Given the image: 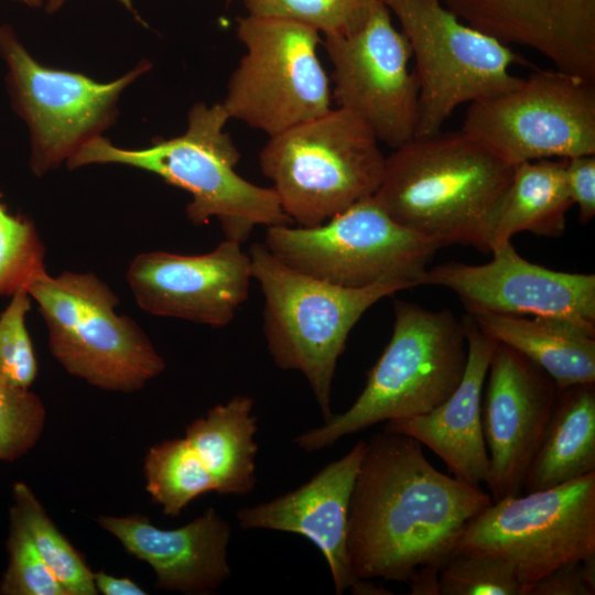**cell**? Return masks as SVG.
I'll return each mask as SVG.
<instances>
[{
  "label": "cell",
  "mask_w": 595,
  "mask_h": 595,
  "mask_svg": "<svg viewBox=\"0 0 595 595\" xmlns=\"http://www.w3.org/2000/svg\"><path fill=\"white\" fill-rule=\"evenodd\" d=\"M489 494L437 470L422 445L382 430L366 441L351 491L347 556L355 580L409 584L445 564Z\"/></svg>",
  "instance_id": "6da1fadb"
},
{
  "label": "cell",
  "mask_w": 595,
  "mask_h": 595,
  "mask_svg": "<svg viewBox=\"0 0 595 595\" xmlns=\"http://www.w3.org/2000/svg\"><path fill=\"white\" fill-rule=\"evenodd\" d=\"M513 165L463 130L413 138L386 156L374 197L400 225L437 242L490 252Z\"/></svg>",
  "instance_id": "7a4b0ae2"
},
{
  "label": "cell",
  "mask_w": 595,
  "mask_h": 595,
  "mask_svg": "<svg viewBox=\"0 0 595 595\" xmlns=\"http://www.w3.org/2000/svg\"><path fill=\"white\" fill-rule=\"evenodd\" d=\"M229 119L220 102H199L190 110L187 129L181 136L140 150L117 148L99 136L66 163L69 169L123 164L154 173L191 194L185 213L194 225L217 218L225 239L242 244L259 225L292 221L272 187L256 185L236 172L240 152L224 130Z\"/></svg>",
  "instance_id": "3957f363"
},
{
  "label": "cell",
  "mask_w": 595,
  "mask_h": 595,
  "mask_svg": "<svg viewBox=\"0 0 595 595\" xmlns=\"http://www.w3.org/2000/svg\"><path fill=\"white\" fill-rule=\"evenodd\" d=\"M466 363L465 327L451 311L396 300L391 338L355 402L294 442L317 452L377 423L424 414L456 389Z\"/></svg>",
  "instance_id": "277c9868"
},
{
  "label": "cell",
  "mask_w": 595,
  "mask_h": 595,
  "mask_svg": "<svg viewBox=\"0 0 595 595\" xmlns=\"http://www.w3.org/2000/svg\"><path fill=\"white\" fill-rule=\"evenodd\" d=\"M248 253L252 279L264 296L262 328L269 354L280 369L304 376L325 421L333 414V379L350 331L375 303L414 286L386 280L345 288L289 267L264 244L251 245Z\"/></svg>",
  "instance_id": "5b68a950"
},
{
  "label": "cell",
  "mask_w": 595,
  "mask_h": 595,
  "mask_svg": "<svg viewBox=\"0 0 595 595\" xmlns=\"http://www.w3.org/2000/svg\"><path fill=\"white\" fill-rule=\"evenodd\" d=\"M259 164L285 215L310 228L375 195L386 156L365 122L336 108L269 137Z\"/></svg>",
  "instance_id": "8992f818"
},
{
  "label": "cell",
  "mask_w": 595,
  "mask_h": 595,
  "mask_svg": "<svg viewBox=\"0 0 595 595\" xmlns=\"http://www.w3.org/2000/svg\"><path fill=\"white\" fill-rule=\"evenodd\" d=\"M64 369L99 389L133 392L165 369L144 331L116 312L119 299L91 272H47L29 289Z\"/></svg>",
  "instance_id": "52a82bcc"
},
{
  "label": "cell",
  "mask_w": 595,
  "mask_h": 595,
  "mask_svg": "<svg viewBox=\"0 0 595 595\" xmlns=\"http://www.w3.org/2000/svg\"><path fill=\"white\" fill-rule=\"evenodd\" d=\"M407 37L419 79L415 137L441 131L461 105L517 87L513 64H529L509 45L461 21L441 0H380Z\"/></svg>",
  "instance_id": "ba28073f"
},
{
  "label": "cell",
  "mask_w": 595,
  "mask_h": 595,
  "mask_svg": "<svg viewBox=\"0 0 595 595\" xmlns=\"http://www.w3.org/2000/svg\"><path fill=\"white\" fill-rule=\"evenodd\" d=\"M289 267L345 288L386 280L420 285L440 247L397 223L372 196L316 227L269 226L264 242Z\"/></svg>",
  "instance_id": "9c48e42d"
},
{
  "label": "cell",
  "mask_w": 595,
  "mask_h": 595,
  "mask_svg": "<svg viewBox=\"0 0 595 595\" xmlns=\"http://www.w3.org/2000/svg\"><path fill=\"white\" fill-rule=\"evenodd\" d=\"M237 36L246 53L220 102L230 119L272 137L332 109L316 30L292 20L247 14L237 19Z\"/></svg>",
  "instance_id": "30bf717a"
},
{
  "label": "cell",
  "mask_w": 595,
  "mask_h": 595,
  "mask_svg": "<svg viewBox=\"0 0 595 595\" xmlns=\"http://www.w3.org/2000/svg\"><path fill=\"white\" fill-rule=\"evenodd\" d=\"M453 553L500 558L526 587L595 555V472L493 501L463 529Z\"/></svg>",
  "instance_id": "8fae6325"
},
{
  "label": "cell",
  "mask_w": 595,
  "mask_h": 595,
  "mask_svg": "<svg viewBox=\"0 0 595 595\" xmlns=\"http://www.w3.org/2000/svg\"><path fill=\"white\" fill-rule=\"evenodd\" d=\"M511 165L595 154V80L536 69L469 104L462 129Z\"/></svg>",
  "instance_id": "7c38bea8"
},
{
  "label": "cell",
  "mask_w": 595,
  "mask_h": 595,
  "mask_svg": "<svg viewBox=\"0 0 595 595\" xmlns=\"http://www.w3.org/2000/svg\"><path fill=\"white\" fill-rule=\"evenodd\" d=\"M0 55L8 66L13 109L30 130V167L37 176L99 137L115 120L122 90L151 66L143 61L113 82L98 83L37 63L8 25L0 26Z\"/></svg>",
  "instance_id": "4fadbf2b"
},
{
  "label": "cell",
  "mask_w": 595,
  "mask_h": 595,
  "mask_svg": "<svg viewBox=\"0 0 595 595\" xmlns=\"http://www.w3.org/2000/svg\"><path fill=\"white\" fill-rule=\"evenodd\" d=\"M333 66V97L365 122L379 142L396 149L415 137L419 79L409 68L410 44L377 0L366 23L346 34L324 35Z\"/></svg>",
  "instance_id": "5bb4252c"
},
{
  "label": "cell",
  "mask_w": 595,
  "mask_h": 595,
  "mask_svg": "<svg viewBox=\"0 0 595 595\" xmlns=\"http://www.w3.org/2000/svg\"><path fill=\"white\" fill-rule=\"evenodd\" d=\"M485 264L448 261L425 270L420 284L453 291L467 312L550 316L595 337V275L556 271L522 258L511 241Z\"/></svg>",
  "instance_id": "9a60e30c"
},
{
  "label": "cell",
  "mask_w": 595,
  "mask_h": 595,
  "mask_svg": "<svg viewBox=\"0 0 595 595\" xmlns=\"http://www.w3.org/2000/svg\"><path fill=\"white\" fill-rule=\"evenodd\" d=\"M487 375L482 402L489 457L485 484L497 501L522 491L560 389L539 366L501 343L495 347Z\"/></svg>",
  "instance_id": "2e32d148"
},
{
  "label": "cell",
  "mask_w": 595,
  "mask_h": 595,
  "mask_svg": "<svg viewBox=\"0 0 595 595\" xmlns=\"http://www.w3.org/2000/svg\"><path fill=\"white\" fill-rule=\"evenodd\" d=\"M251 279L249 253L228 239L203 255L142 252L127 271V282L143 311L212 327L232 321L248 298Z\"/></svg>",
  "instance_id": "e0dca14e"
},
{
  "label": "cell",
  "mask_w": 595,
  "mask_h": 595,
  "mask_svg": "<svg viewBox=\"0 0 595 595\" xmlns=\"http://www.w3.org/2000/svg\"><path fill=\"white\" fill-rule=\"evenodd\" d=\"M365 450L366 441L360 440L296 489L236 512L242 530L289 532L310 540L325 558L337 595L356 581L347 556L348 512Z\"/></svg>",
  "instance_id": "ac0fdd59"
},
{
  "label": "cell",
  "mask_w": 595,
  "mask_h": 595,
  "mask_svg": "<svg viewBox=\"0 0 595 595\" xmlns=\"http://www.w3.org/2000/svg\"><path fill=\"white\" fill-rule=\"evenodd\" d=\"M97 522L152 567L159 588L210 594L231 575L227 552L231 527L214 508L175 529L155 527L140 513L99 516Z\"/></svg>",
  "instance_id": "d6986e66"
},
{
  "label": "cell",
  "mask_w": 595,
  "mask_h": 595,
  "mask_svg": "<svg viewBox=\"0 0 595 595\" xmlns=\"http://www.w3.org/2000/svg\"><path fill=\"white\" fill-rule=\"evenodd\" d=\"M463 324L467 363L456 389L424 414L385 422L383 431L415 439L434 452L454 477L479 486L486 483L489 473L482 396L497 342L484 334L468 314Z\"/></svg>",
  "instance_id": "ffe728a7"
},
{
  "label": "cell",
  "mask_w": 595,
  "mask_h": 595,
  "mask_svg": "<svg viewBox=\"0 0 595 595\" xmlns=\"http://www.w3.org/2000/svg\"><path fill=\"white\" fill-rule=\"evenodd\" d=\"M478 328L544 370L559 389L595 383V337L550 316L467 312Z\"/></svg>",
  "instance_id": "44dd1931"
},
{
  "label": "cell",
  "mask_w": 595,
  "mask_h": 595,
  "mask_svg": "<svg viewBox=\"0 0 595 595\" xmlns=\"http://www.w3.org/2000/svg\"><path fill=\"white\" fill-rule=\"evenodd\" d=\"M255 401L246 394L215 404L192 421L184 440L219 495H249L257 485Z\"/></svg>",
  "instance_id": "7402d4cb"
},
{
  "label": "cell",
  "mask_w": 595,
  "mask_h": 595,
  "mask_svg": "<svg viewBox=\"0 0 595 595\" xmlns=\"http://www.w3.org/2000/svg\"><path fill=\"white\" fill-rule=\"evenodd\" d=\"M592 472H595V386L573 385L559 390L522 490L552 488Z\"/></svg>",
  "instance_id": "603a6c76"
},
{
  "label": "cell",
  "mask_w": 595,
  "mask_h": 595,
  "mask_svg": "<svg viewBox=\"0 0 595 595\" xmlns=\"http://www.w3.org/2000/svg\"><path fill=\"white\" fill-rule=\"evenodd\" d=\"M564 159L537 160L513 166L489 237V249L521 231L556 238L565 231L566 213L573 205L566 188Z\"/></svg>",
  "instance_id": "cb8c5ba5"
},
{
  "label": "cell",
  "mask_w": 595,
  "mask_h": 595,
  "mask_svg": "<svg viewBox=\"0 0 595 595\" xmlns=\"http://www.w3.org/2000/svg\"><path fill=\"white\" fill-rule=\"evenodd\" d=\"M12 497L10 519L26 532L66 595H96L94 573L50 519L33 491L24 483H15Z\"/></svg>",
  "instance_id": "d4e9b609"
},
{
  "label": "cell",
  "mask_w": 595,
  "mask_h": 595,
  "mask_svg": "<svg viewBox=\"0 0 595 595\" xmlns=\"http://www.w3.org/2000/svg\"><path fill=\"white\" fill-rule=\"evenodd\" d=\"M143 470L152 500L171 517L178 516L197 497L215 491L212 477L198 464L184 437L150 447Z\"/></svg>",
  "instance_id": "484cf974"
},
{
  "label": "cell",
  "mask_w": 595,
  "mask_h": 595,
  "mask_svg": "<svg viewBox=\"0 0 595 595\" xmlns=\"http://www.w3.org/2000/svg\"><path fill=\"white\" fill-rule=\"evenodd\" d=\"M377 0H242L248 14L280 18L307 25L324 35L360 29Z\"/></svg>",
  "instance_id": "4316f807"
},
{
  "label": "cell",
  "mask_w": 595,
  "mask_h": 595,
  "mask_svg": "<svg viewBox=\"0 0 595 595\" xmlns=\"http://www.w3.org/2000/svg\"><path fill=\"white\" fill-rule=\"evenodd\" d=\"M44 255L33 223L10 213L0 194V296L28 291L46 273Z\"/></svg>",
  "instance_id": "83f0119b"
},
{
  "label": "cell",
  "mask_w": 595,
  "mask_h": 595,
  "mask_svg": "<svg viewBox=\"0 0 595 595\" xmlns=\"http://www.w3.org/2000/svg\"><path fill=\"white\" fill-rule=\"evenodd\" d=\"M440 595H527L513 566L496 556L453 553L439 574Z\"/></svg>",
  "instance_id": "f1b7e54d"
},
{
  "label": "cell",
  "mask_w": 595,
  "mask_h": 595,
  "mask_svg": "<svg viewBox=\"0 0 595 595\" xmlns=\"http://www.w3.org/2000/svg\"><path fill=\"white\" fill-rule=\"evenodd\" d=\"M31 295L20 290L11 295L0 315V380L29 389L37 374V363L25 318L31 309Z\"/></svg>",
  "instance_id": "f546056e"
},
{
  "label": "cell",
  "mask_w": 595,
  "mask_h": 595,
  "mask_svg": "<svg viewBox=\"0 0 595 595\" xmlns=\"http://www.w3.org/2000/svg\"><path fill=\"white\" fill-rule=\"evenodd\" d=\"M45 423V408L29 389L0 380V459L14 461L39 441Z\"/></svg>",
  "instance_id": "4dcf8cb0"
},
{
  "label": "cell",
  "mask_w": 595,
  "mask_h": 595,
  "mask_svg": "<svg viewBox=\"0 0 595 595\" xmlns=\"http://www.w3.org/2000/svg\"><path fill=\"white\" fill-rule=\"evenodd\" d=\"M9 564L0 583L3 595H66L23 528L10 519Z\"/></svg>",
  "instance_id": "1f68e13d"
},
{
  "label": "cell",
  "mask_w": 595,
  "mask_h": 595,
  "mask_svg": "<svg viewBox=\"0 0 595 595\" xmlns=\"http://www.w3.org/2000/svg\"><path fill=\"white\" fill-rule=\"evenodd\" d=\"M564 175L569 196L578 207L580 223L595 215V154L564 159Z\"/></svg>",
  "instance_id": "d6a6232c"
},
{
  "label": "cell",
  "mask_w": 595,
  "mask_h": 595,
  "mask_svg": "<svg viewBox=\"0 0 595 595\" xmlns=\"http://www.w3.org/2000/svg\"><path fill=\"white\" fill-rule=\"evenodd\" d=\"M584 575L582 560L555 569L538 580L528 595H594Z\"/></svg>",
  "instance_id": "836d02e7"
},
{
  "label": "cell",
  "mask_w": 595,
  "mask_h": 595,
  "mask_svg": "<svg viewBox=\"0 0 595 595\" xmlns=\"http://www.w3.org/2000/svg\"><path fill=\"white\" fill-rule=\"evenodd\" d=\"M97 591L104 595H144L147 592L129 577H116L102 571L94 573Z\"/></svg>",
  "instance_id": "e575fe53"
},
{
  "label": "cell",
  "mask_w": 595,
  "mask_h": 595,
  "mask_svg": "<svg viewBox=\"0 0 595 595\" xmlns=\"http://www.w3.org/2000/svg\"><path fill=\"white\" fill-rule=\"evenodd\" d=\"M439 574L436 569H424L408 584L412 595H440Z\"/></svg>",
  "instance_id": "d590c367"
},
{
  "label": "cell",
  "mask_w": 595,
  "mask_h": 595,
  "mask_svg": "<svg viewBox=\"0 0 595 595\" xmlns=\"http://www.w3.org/2000/svg\"><path fill=\"white\" fill-rule=\"evenodd\" d=\"M353 594L358 595H386L392 594L388 589L369 582V580H356L350 587Z\"/></svg>",
  "instance_id": "8d00e7d4"
},
{
  "label": "cell",
  "mask_w": 595,
  "mask_h": 595,
  "mask_svg": "<svg viewBox=\"0 0 595 595\" xmlns=\"http://www.w3.org/2000/svg\"><path fill=\"white\" fill-rule=\"evenodd\" d=\"M64 1L65 0H48L47 6H46L47 12L52 13V12L56 11L63 4ZM119 1H121L129 9H131V1L130 0H119Z\"/></svg>",
  "instance_id": "74e56055"
},
{
  "label": "cell",
  "mask_w": 595,
  "mask_h": 595,
  "mask_svg": "<svg viewBox=\"0 0 595 595\" xmlns=\"http://www.w3.org/2000/svg\"><path fill=\"white\" fill-rule=\"evenodd\" d=\"M31 7H39L43 3L44 0H18Z\"/></svg>",
  "instance_id": "f35d334b"
}]
</instances>
